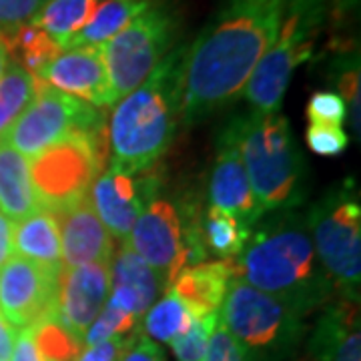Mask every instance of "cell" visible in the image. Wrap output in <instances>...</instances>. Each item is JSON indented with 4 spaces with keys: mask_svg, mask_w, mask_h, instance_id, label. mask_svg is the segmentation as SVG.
<instances>
[{
    "mask_svg": "<svg viewBox=\"0 0 361 361\" xmlns=\"http://www.w3.org/2000/svg\"><path fill=\"white\" fill-rule=\"evenodd\" d=\"M233 279L235 275L229 259L205 261L180 271L169 285V291L179 297L195 317H203L219 313Z\"/></svg>",
    "mask_w": 361,
    "mask_h": 361,
    "instance_id": "ffe728a7",
    "label": "cell"
},
{
    "mask_svg": "<svg viewBox=\"0 0 361 361\" xmlns=\"http://www.w3.org/2000/svg\"><path fill=\"white\" fill-rule=\"evenodd\" d=\"M285 0H227L185 49L180 121L199 123L233 104L277 39Z\"/></svg>",
    "mask_w": 361,
    "mask_h": 361,
    "instance_id": "6da1fadb",
    "label": "cell"
},
{
    "mask_svg": "<svg viewBox=\"0 0 361 361\" xmlns=\"http://www.w3.org/2000/svg\"><path fill=\"white\" fill-rule=\"evenodd\" d=\"M217 323H219V313L203 315L197 317L185 334L175 337L171 341V348L177 361H203Z\"/></svg>",
    "mask_w": 361,
    "mask_h": 361,
    "instance_id": "4dcf8cb0",
    "label": "cell"
},
{
    "mask_svg": "<svg viewBox=\"0 0 361 361\" xmlns=\"http://www.w3.org/2000/svg\"><path fill=\"white\" fill-rule=\"evenodd\" d=\"M121 361H165V357H163V351L159 349L153 339L137 337L135 341L130 339L129 348L123 353Z\"/></svg>",
    "mask_w": 361,
    "mask_h": 361,
    "instance_id": "74e56055",
    "label": "cell"
},
{
    "mask_svg": "<svg viewBox=\"0 0 361 361\" xmlns=\"http://www.w3.org/2000/svg\"><path fill=\"white\" fill-rule=\"evenodd\" d=\"M109 157L106 125L75 133L32 157L30 180L44 211H61L87 197Z\"/></svg>",
    "mask_w": 361,
    "mask_h": 361,
    "instance_id": "9c48e42d",
    "label": "cell"
},
{
    "mask_svg": "<svg viewBox=\"0 0 361 361\" xmlns=\"http://www.w3.org/2000/svg\"><path fill=\"white\" fill-rule=\"evenodd\" d=\"M305 141L313 153L323 157H336L348 149L349 137L341 130V127L310 125L305 133Z\"/></svg>",
    "mask_w": 361,
    "mask_h": 361,
    "instance_id": "836d02e7",
    "label": "cell"
},
{
    "mask_svg": "<svg viewBox=\"0 0 361 361\" xmlns=\"http://www.w3.org/2000/svg\"><path fill=\"white\" fill-rule=\"evenodd\" d=\"M129 337L127 339H109V341L82 349L77 361H121L123 353L129 348Z\"/></svg>",
    "mask_w": 361,
    "mask_h": 361,
    "instance_id": "8d00e7d4",
    "label": "cell"
},
{
    "mask_svg": "<svg viewBox=\"0 0 361 361\" xmlns=\"http://www.w3.org/2000/svg\"><path fill=\"white\" fill-rule=\"evenodd\" d=\"M310 125H329L341 127L348 115V104L336 90H317L313 92L305 109Z\"/></svg>",
    "mask_w": 361,
    "mask_h": 361,
    "instance_id": "d6a6232c",
    "label": "cell"
},
{
    "mask_svg": "<svg viewBox=\"0 0 361 361\" xmlns=\"http://www.w3.org/2000/svg\"><path fill=\"white\" fill-rule=\"evenodd\" d=\"M99 2L101 0H44L30 23L47 32L63 51L89 25Z\"/></svg>",
    "mask_w": 361,
    "mask_h": 361,
    "instance_id": "cb8c5ba5",
    "label": "cell"
},
{
    "mask_svg": "<svg viewBox=\"0 0 361 361\" xmlns=\"http://www.w3.org/2000/svg\"><path fill=\"white\" fill-rule=\"evenodd\" d=\"M42 211L30 180V163L0 139V213L8 221H23Z\"/></svg>",
    "mask_w": 361,
    "mask_h": 361,
    "instance_id": "44dd1931",
    "label": "cell"
},
{
    "mask_svg": "<svg viewBox=\"0 0 361 361\" xmlns=\"http://www.w3.org/2000/svg\"><path fill=\"white\" fill-rule=\"evenodd\" d=\"M165 279L151 265H147L127 243L116 251L111 267V295L109 301L141 319L163 289Z\"/></svg>",
    "mask_w": 361,
    "mask_h": 361,
    "instance_id": "ac0fdd59",
    "label": "cell"
},
{
    "mask_svg": "<svg viewBox=\"0 0 361 361\" xmlns=\"http://www.w3.org/2000/svg\"><path fill=\"white\" fill-rule=\"evenodd\" d=\"M315 253L341 299L357 303L361 281V207L349 179L311 207L305 217Z\"/></svg>",
    "mask_w": 361,
    "mask_h": 361,
    "instance_id": "8992f818",
    "label": "cell"
},
{
    "mask_svg": "<svg viewBox=\"0 0 361 361\" xmlns=\"http://www.w3.org/2000/svg\"><path fill=\"white\" fill-rule=\"evenodd\" d=\"M35 78L97 109L116 103L101 47L65 49Z\"/></svg>",
    "mask_w": 361,
    "mask_h": 361,
    "instance_id": "9a60e30c",
    "label": "cell"
},
{
    "mask_svg": "<svg viewBox=\"0 0 361 361\" xmlns=\"http://www.w3.org/2000/svg\"><path fill=\"white\" fill-rule=\"evenodd\" d=\"M229 261L235 279L283 299L299 315L323 307L336 293L315 253L307 221L293 209L275 211Z\"/></svg>",
    "mask_w": 361,
    "mask_h": 361,
    "instance_id": "7a4b0ae2",
    "label": "cell"
},
{
    "mask_svg": "<svg viewBox=\"0 0 361 361\" xmlns=\"http://www.w3.org/2000/svg\"><path fill=\"white\" fill-rule=\"evenodd\" d=\"M61 233L63 267L111 263L115 241L90 205L89 195L52 213Z\"/></svg>",
    "mask_w": 361,
    "mask_h": 361,
    "instance_id": "e0dca14e",
    "label": "cell"
},
{
    "mask_svg": "<svg viewBox=\"0 0 361 361\" xmlns=\"http://www.w3.org/2000/svg\"><path fill=\"white\" fill-rule=\"evenodd\" d=\"M137 322L139 319L135 315H130L129 311L116 307L115 303H111L106 299L101 313L97 315V319L92 322V325L82 337V343L90 348V345L103 343L109 339H127L130 331L135 329Z\"/></svg>",
    "mask_w": 361,
    "mask_h": 361,
    "instance_id": "f546056e",
    "label": "cell"
},
{
    "mask_svg": "<svg viewBox=\"0 0 361 361\" xmlns=\"http://www.w3.org/2000/svg\"><path fill=\"white\" fill-rule=\"evenodd\" d=\"M61 271L13 255L0 269V313L13 327H32L54 315Z\"/></svg>",
    "mask_w": 361,
    "mask_h": 361,
    "instance_id": "7c38bea8",
    "label": "cell"
},
{
    "mask_svg": "<svg viewBox=\"0 0 361 361\" xmlns=\"http://www.w3.org/2000/svg\"><path fill=\"white\" fill-rule=\"evenodd\" d=\"M247 179L263 211H287L305 201V161L281 113L233 118Z\"/></svg>",
    "mask_w": 361,
    "mask_h": 361,
    "instance_id": "277c9868",
    "label": "cell"
},
{
    "mask_svg": "<svg viewBox=\"0 0 361 361\" xmlns=\"http://www.w3.org/2000/svg\"><path fill=\"white\" fill-rule=\"evenodd\" d=\"M42 4L44 0H0V35L30 23Z\"/></svg>",
    "mask_w": 361,
    "mask_h": 361,
    "instance_id": "e575fe53",
    "label": "cell"
},
{
    "mask_svg": "<svg viewBox=\"0 0 361 361\" xmlns=\"http://www.w3.org/2000/svg\"><path fill=\"white\" fill-rule=\"evenodd\" d=\"M37 94V78L18 65L6 66L0 77V137L11 129Z\"/></svg>",
    "mask_w": 361,
    "mask_h": 361,
    "instance_id": "4316f807",
    "label": "cell"
},
{
    "mask_svg": "<svg viewBox=\"0 0 361 361\" xmlns=\"http://www.w3.org/2000/svg\"><path fill=\"white\" fill-rule=\"evenodd\" d=\"M127 245L165 279L167 287L183 269L207 261L193 209H179L167 199H153L142 209Z\"/></svg>",
    "mask_w": 361,
    "mask_h": 361,
    "instance_id": "30bf717a",
    "label": "cell"
},
{
    "mask_svg": "<svg viewBox=\"0 0 361 361\" xmlns=\"http://www.w3.org/2000/svg\"><path fill=\"white\" fill-rule=\"evenodd\" d=\"M325 16L327 2H293L285 6L277 39L259 61L243 90L251 113H281L285 90L297 66L303 65L315 51Z\"/></svg>",
    "mask_w": 361,
    "mask_h": 361,
    "instance_id": "5b68a950",
    "label": "cell"
},
{
    "mask_svg": "<svg viewBox=\"0 0 361 361\" xmlns=\"http://www.w3.org/2000/svg\"><path fill=\"white\" fill-rule=\"evenodd\" d=\"M39 355L44 361H75L80 355L82 339L71 334L54 315L30 327Z\"/></svg>",
    "mask_w": 361,
    "mask_h": 361,
    "instance_id": "f1b7e54d",
    "label": "cell"
},
{
    "mask_svg": "<svg viewBox=\"0 0 361 361\" xmlns=\"http://www.w3.org/2000/svg\"><path fill=\"white\" fill-rule=\"evenodd\" d=\"M203 361H253L245 353V349L241 348L231 336L229 331L223 327V323H217L211 341H209V348Z\"/></svg>",
    "mask_w": 361,
    "mask_h": 361,
    "instance_id": "d590c367",
    "label": "cell"
},
{
    "mask_svg": "<svg viewBox=\"0 0 361 361\" xmlns=\"http://www.w3.org/2000/svg\"><path fill=\"white\" fill-rule=\"evenodd\" d=\"M336 71L337 94L345 101V104H349V123L355 137H360V54L349 52L345 59H339L336 63Z\"/></svg>",
    "mask_w": 361,
    "mask_h": 361,
    "instance_id": "1f68e13d",
    "label": "cell"
},
{
    "mask_svg": "<svg viewBox=\"0 0 361 361\" xmlns=\"http://www.w3.org/2000/svg\"><path fill=\"white\" fill-rule=\"evenodd\" d=\"M199 231L207 255H215L219 259L237 257L251 237V231L235 217L213 207H209L199 219Z\"/></svg>",
    "mask_w": 361,
    "mask_h": 361,
    "instance_id": "484cf974",
    "label": "cell"
},
{
    "mask_svg": "<svg viewBox=\"0 0 361 361\" xmlns=\"http://www.w3.org/2000/svg\"><path fill=\"white\" fill-rule=\"evenodd\" d=\"M16 327L4 319V315L0 313V361H11L14 343H16Z\"/></svg>",
    "mask_w": 361,
    "mask_h": 361,
    "instance_id": "60d3db41",
    "label": "cell"
},
{
    "mask_svg": "<svg viewBox=\"0 0 361 361\" xmlns=\"http://www.w3.org/2000/svg\"><path fill=\"white\" fill-rule=\"evenodd\" d=\"M180 14L171 0H153L116 37L101 44L116 101L142 85L159 63L177 47Z\"/></svg>",
    "mask_w": 361,
    "mask_h": 361,
    "instance_id": "ba28073f",
    "label": "cell"
},
{
    "mask_svg": "<svg viewBox=\"0 0 361 361\" xmlns=\"http://www.w3.org/2000/svg\"><path fill=\"white\" fill-rule=\"evenodd\" d=\"M11 65V59H8V51H6V47H4V42L0 39V77L4 75V71H6V66Z\"/></svg>",
    "mask_w": 361,
    "mask_h": 361,
    "instance_id": "b9f144b4",
    "label": "cell"
},
{
    "mask_svg": "<svg viewBox=\"0 0 361 361\" xmlns=\"http://www.w3.org/2000/svg\"><path fill=\"white\" fill-rule=\"evenodd\" d=\"M11 361H44L39 355V351H37V345H35V339H32L30 327L23 329V331L18 334V337H16V343H14Z\"/></svg>",
    "mask_w": 361,
    "mask_h": 361,
    "instance_id": "f35d334b",
    "label": "cell"
},
{
    "mask_svg": "<svg viewBox=\"0 0 361 361\" xmlns=\"http://www.w3.org/2000/svg\"><path fill=\"white\" fill-rule=\"evenodd\" d=\"M187 47H175L147 80L118 99L109 123L111 163L141 175L165 155L180 121V80Z\"/></svg>",
    "mask_w": 361,
    "mask_h": 361,
    "instance_id": "3957f363",
    "label": "cell"
},
{
    "mask_svg": "<svg viewBox=\"0 0 361 361\" xmlns=\"http://www.w3.org/2000/svg\"><path fill=\"white\" fill-rule=\"evenodd\" d=\"M13 245L18 257L35 261L42 267L63 271L61 233L51 211H39L18 221L13 229Z\"/></svg>",
    "mask_w": 361,
    "mask_h": 361,
    "instance_id": "7402d4cb",
    "label": "cell"
},
{
    "mask_svg": "<svg viewBox=\"0 0 361 361\" xmlns=\"http://www.w3.org/2000/svg\"><path fill=\"white\" fill-rule=\"evenodd\" d=\"M151 4L153 0H101L90 16L89 25L66 44V49L101 47L106 40L116 37L125 26H129Z\"/></svg>",
    "mask_w": 361,
    "mask_h": 361,
    "instance_id": "603a6c76",
    "label": "cell"
},
{
    "mask_svg": "<svg viewBox=\"0 0 361 361\" xmlns=\"http://www.w3.org/2000/svg\"><path fill=\"white\" fill-rule=\"evenodd\" d=\"M209 203L213 209L229 213L249 231L265 213L247 179L233 123L221 130L217 141V155L209 175Z\"/></svg>",
    "mask_w": 361,
    "mask_h": 361,
    "instance_id": "5bb4252c",
    "label": "cell"
},
{
    "mask_svg": "<svg viewBox=\"0 0 361 361\" xmlns=\"http://www.w3.org/2000/svg\"><path fill=\"white\" fill-rule=\"evenodd\" d=\"M104 125V115L90 104L52 89L37 78V94L0 139L23 157H37L75 133Z\"/></svg>",
    "mask_w": 361,
    "mask_h": 361,
    "instance_id": "8fae6325",
    "label": "cell"
},
{
    "mask_svg": "<svg viewBox=\"0 0 361 361\" xmlns=\"http://www.w3.org/2000/svg\"><path fill=\"white\" fill-rule=\"evenodd\" d=\"M195 319L197 317L185 307L179 297L167 291L161 301L145 313V331L149 339L171 343L175 337L185 334Z\"/></svg>",
    "mask_w": 361,
    "mask_h": 361,
    "instance_id": "83f0119b",
    "label": "cell"
},
{
    "mask_svg": "<svg viewBox=\"0 0 361 361\" xmlns=\"http://www.w3.org/2000/svg\"><path fill=\"white\" fill-rule=\"evenodd\" d=\"M301 317L279 297L233 279L221 305V323L253 361L277 360L303 336Z\"/></svg>",
    "mask_w": 361,
    "mask_h": 361,
    "instance_id": "52a82bcc",
    "label": "cell"
},
{
    "mask_svg": "<svg viewBox=\"0 0 361 361\" xmlns=\"http://www.w3.org/2000/svg\"><path fill=\"white\" fill-rule=\"evenodd\" d=\"M0 39L8 51L11 63L25 68L32 77H37L61 52L56 42L32 23H26L6 35H0Z\"/></svg>",
    "mask_w": 361,
    "mask_h": 361,
    "instance_id": "d4e9b609",
    "label": "cell"
},
{
    "mask_svg": "<svg viewBox=\"0 0 361 361\" xmlns=\"http://www.w3.org/2000/svg\"><path fill=\"white\" fill-rule=\"evenodd\" d=\"M13 255V225H11V221L0 213V269L11 261Z\"/></svg>",
    "mask_w": 361,
    "mask_h": 361,
    "instance_id": "ab89813d",
    "label": "cell"
},
{
    "mask_svg": "<svg viewBox=\"0 0 361 361\" xmlns=\"http://www.w3.org/2000/svg\"><path fill=\"white\" fill-rule=\"evenodd\" d=\"M155 193L157 177L149 175V171H145L142 179H137L127 169L111 163L92 183L89 201L111 237L125 241L142 209L155 199Z\"/></svg>",
    "mask_w": 361,
    "mask_h": 361,
    "instance_id": "4fadbf2b",
    "label": "cell"
},
{
    "mask_svg": "<svg viewBox=\"0 0 361 361\" xmlns=\"http://www.w3.org/2000/svg\"><path fill=\"white\" fill-rule=\"evenodd\" d=\"M293 2H327L329 4V0H285V4H293Z\"/></svg>",
    "mask_w": 361,
    "mask_h": 361,
    "instance_id": "7bdbcfd3",
    "label": "cell"
},
{
    "mask_svg": "<svg viewBox=\"0 0 361 361\" xmlns=\"http://www.w3.org/2000/svg\"><path fill=\"white\" fill-rule=\"evenodd\" d=\"M311 353L317 361H361L357 303L339 299L325 307L311 337Z\"/></svg>",
    "mask_w": 361,
    "mask_h": 361,
    "instance_id": "d6986e66",
    "label": "cell"
},
{
    "mask_svg": "<svg viewBox=\"0 0 361 361\" xmlns=\"http://www.w3.org/2000/svg\"><path fill=\"white\" fill-rule=\"evenodd\" d=\"M111 291V263L63 267L59 273L54 317L71 334L85 337L104 307Z\"/></svg>",
    "mask_w": 361,
    "mask_h": 361,
    "instance_id": "2e32d148",
    "label": "cell"
}]
</instances>
